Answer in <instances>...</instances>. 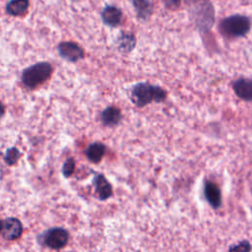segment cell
<instances>
[{
  "label": "cell",
  "mask_w": 252,
  "mask_h": 252,
  "mask_svg": "<svg viewBox=\"0 0 252 252\" xmlns=\"http://www.w3.org/2000/svg\"><path fill=\"white\" fill-rule=\"evenodd\" d=\"M188 13L195 27L203 32L212 29L215 24V9L210 0H184Z\"/></svg>",
  "instance_id": "obj_1"
},
{
  "label": "cell",
  "mask_w": 252,
  "mask_h": 252,
  "mask_svg": "<svg viewBox=\"0 0 252 252\" xmlns=\"http://www.w3.org/2000/svg\"><path fill=\"white\" fill-rule=\"evenodd\" d=\"M166 94L160 86L147 82L135 84L130 91V98L137 107H144L151 102H162L166 98Z\"/></svg>",
  "instance_id": "obj_2"
},
{
  "label": "cell",
  "mask_w": 252,
  "mask_h": 252,
  "mask_svg": "<svg viewBox=\"0 0 252 252\" xmlns=\"http://www.w3.org/2000/svg\"><path fill=\"white\" fill-rule=\"evenodd\" d=\"M251 29V20L249 17L235 14L228 16L220 23V33L227 38H236L245 36Z\"/></svg>",
  "instance_id": "obj_3"
},
{
  "label": "cell",
  "mask_w": 252,
  "mask_h": 252,
  "mask_svg": "<svg viewBox=\"0 0 252 252\" xmlns=\"http://www.w3.org/2000/svg\"><path fill=\"white\" fill-rule=\"evenodd\" d=\"M52 72L53 67L49 62H37L26 68L22 73L21 79L26 87L34 89L47 81Z\"/></svg>",
  "instance_id": "obj_4"
},
{
  "label": "cell",
  "mask_w": 252,
  "mask_h": 252,
  "mask_svg": "<svg viewBox=\"0 0 252 252\" xmlns=\"http://www.w3.org/2000/svg\"><path fill=\"white\" fill-rule=\"evenodd\" d=\"M43 244L54 250L63 248L69 240V232L63 227H51L41 235Z\"/></svg>",
  "instance_id": "obj_5"
},
{
  "label": "cell",
  "mask_w": 252,
  "mask_h": 252,
  "mask_svg": "<svg viewBox=\"0 0 252 252\" xmlns=\"http://www.w3.org/2000/svg\"><path fill=\"white\" fill-rule=\"evenodd\" d=\"M59 55L68 62H78L84 58V49L72 41H63L57 47Z\"/></svg>",
  "instance_id": "obj_6"
},
{
  "label": "cell",
  "mask_w": 252,
  "mask_h": 252,
  "mask_svg": "<svg viewBox=\"0 0 252 252\" xmlns=\"http://www.w3.org/2000/svg\"><path fill=\"white\" fill-rule=\"evenodd\" d=\"M203 194L206 199V201L209 203V205L217 210L221 206L222 200H221V192L219 187V185L213 181L207 180L204 183L203 188Z\"/></svg>",
  "instance_id": "obj_7"
},
{
  "label": "cell",
  "mask_w": 252,
  "mask_h": 252,
  "mask_svg": "<svg viewBox=\"0 0 252 252\" xmlns=\"http://www.w3.org/2000/svg\"><path fill=\"white\" fill-rule=\"evenodd\" d=\"M2 235L7 240H15L23 233V224L16 218H8L2 222Z\"/></svg>",
  "instance_id": "obj_8"
},
{
  "label": "cell",
  "mask_w": 252,
  "mask_h": 252,
  "mask_svg": "<svg viewBox=\"0 0 252 252\" xmlns=\"http://www.w3.org/2000/svg\"><path fill=\"white\" fill-rule=\"evenodd\" d=\"M94 192L100 201H105L112 196V186L101 173H96L93 179Z\"/></svg>",
  "instance_id": "obj_9"
},
{
  "label": "cell",
  "mask_w": 252,
  "mask_h": 252,
  "mask_svg": "<svg viewBox=\"0 0 252 252\" xmlns=\"http://www.w3.org/2000/svg\"><path fill=\"white\" fill-rule=\"evenodd\" d=\"M232 90L240 99L252 101V78H238L232 83Z\"/></svg>",
  "instance_id": "obj_10"
},
{
  "label": "cell",
  "mask_w": 252,
  "mask_h": 252,
  "mask_svg": "<svg viewBox=\"0 0 252 252\" xmlns=\"http://www.w3.org/2000/svg\"><path fill=\"white\" fill-rule=\"evenodd\" d=\"M100 17H101L102 23L105 26H108L110 28H115L121 23L122 11L116 6L106 5L102 9L100 13Z\"/></svg>",
  "instance_id": "obj_11"
},
{
  "label": "cell",
  "mask_w": 252,
  "mask_h": 252,
  "mask_svg": "<svg viewBox=\"0 0 252 252\" xmlns=\"http://www.w3.org/2000/svg\"><path fill=\"white\" fill-rule=\"evenodd\" d=\"M100 121L104 126L113 127L118 125L122 119V113L116 106H107L100 112Z\"/></svg>",
  "instance_id": "obj_12"
},
{
  "label": "cell",
  "mask_w": 252,
  "mask_h": 252,
  "mask_svg": "<svg viewBox=\"0 0 252 252\" xmlns=\"http://www.w3.org/2000/svg\"><path fill=\"white\" fill-rule=\"evenodd\" d=\"M131 2L140 20L146 21L151 17L154 11V5L150 0H131Z\"/></svg>",
  "instance_id": "obj_13"
},
{
  "label": "cell",
  "mask_w": 252,
  "mask_h": 252,
  "mask_svg": "<svg viewBox=\"0 0 252 252\" xmlns=\"http://www.w3.org/2000/svg\"><path fill=\"white\" fill-rule=\"evenodd\" d=\"M118 49L123 53L131 52L136 46V37L131 32H122L117 38Z\"/></svg>",
  "instance_id": "obj_14"
},
{
  "label": "cell",
  "mask_w": 252,
  "mask_h": 252,
  "mask_svg": "<svg viewBox=\"0 0 252 252\" xmlns=\"http://www.w3.org/2000/svg\"><path fill=\"white\" fill-rule=\"evenodd\" d=\"M105 150H106V148L103 144L94 142L88 147V149L86 151V155L90 161H92L94 163H97L102 159V158L105 154Z\"/></svg>",
  "instance_id": "obj_15"
},
{
  "label": "cell",
  "mask_w": 252,
  "mask_h": 252,
  "mask_svg": "<svg viewBox=\"0 0 252 252\" xmlns=\"http://www.w3.org/2000/svg\"><path fill=\"white\" fill-rule=\"evenodd\" d=\"M29 6V0H10L6 4V12L11 16H22L27 12Z\"/></svg>",
  "instance_id": "obj_16"
},
{
  "label": "cell",
  "mask_w": 252,
  "mask_h": 252,
  "mask_svg": "<svg viewBox=\"0 0 252 252\" xmlns=\"http://www.w3.org/2000/svg\"><path fill=\"white\" fill-rule=\"evenodd\" d=\"M21 155H22L21 152L16 147L9 148L6 151V154H5V157H4L5 162L7 164H9V165H13V164H15L19 160Z\"/></svg>",
  "instance_id": "obj_17"
},
{
  "label": "cell",
  "mask_w": 252,
  "mask_h": 252,
  "mask_svg": "<svg viewBox=\"0 0 252 252\" xmlns=\"http://www.w3.org/2000/svg\"><path fill=\"white\" fill-rule=\"evenodd\" d=\"M75 160L74 158H69L64 163H63V166H62V174L64 177H70L74 170H75Z\"/></svg>",
  "instance_id": "obj_18"
},
{
  "label": "cell",
  "mask_w": 252,
  "mask_h": 252,
  "mask_svg": "<svg viewBox=\"0 0 252 252\" xmlns=\"http://www.w3.org/2000/svg\"><path fill=\"white\" fill-rule=\"evenodd\" d=\"M251 250V245L247 240H243L238 242L237 244L231 245L228 248V251H240V252H247Z\"/></svg>",
  "instance_id": "obj_19"
},
{
  "label": "cell",
  "mask_w": 252,
  "mask_h": 252,
  "mask_svg": "<svg viewBox=\"0 0 252 252\" xmlns=\"http://www.w3.org/2000/svg\"><path fill=\"white\" fill-rule=\"evenodd\" d=\"M4 113H5V107H4V105L2 104V102H0V119L3 117Z\"/></svg>",
  "instance_id": "obj_20"
},
{
  "label": "cell",
  "mask_w": 252,
  "mask_h": 252,
  "mask_svg": "<svg viewBox=\"0 0 252 252\" xmlns=\"http://www.w3.org/2000/svg\"><path fill=\"white\" fill-rule=\"evenodd\" d=\"M172 2H174V5H178L179 0H166V5L169 4V6H170V4H172Z\"/></svg>",
  "instance_id": "obj_21"
},
{
  "label": "cell",
  "mask_w": 252,
  "mask_h": 252,
  "mask_svg": "<svg viewBox=\"0 0 252 252\" xmlns=\"http://www.w3.org/2000/svg\"><path fill=\"white\" fill-rule=\"evenodd\" d=\"M1 229H2V221L0 220V231H1Z\"/></svg>",
  "instance_id": "obj_22"
}]
</instances>
